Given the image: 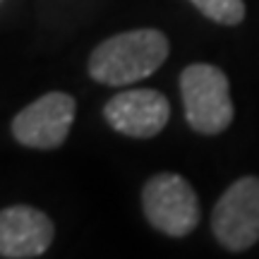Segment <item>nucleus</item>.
<instances>
[{
	"label": "nucleus",
	"instance_id": "1",
	"mask_svg": "<svg viewBox=\"0 0 259 259\" xmlns=\"http://www.w3.org/2000/svg\"><path fill=\"white\" fill-rule=\"evenodd\" d=\"M170 44L158 29H132L108 36L92 51L89 74L106 87L142 82L166 63Z\"/></svg>",
	"mask_w": 259,
	"mask_h": 259
},
{
	"label": "nucleus",
	"instance_id": "2",
	"mask_svg": "<svg viewBox=\"0 0 259 259\" xmlns=\"http://www.w3.org/2000/svg\"><path fill=\"white\" fill-rule=\"evenodd\" d=\"M180 96L187 125L199 135H221L231 127L235 108L231 84L221 67L192 63L180 72Z\"/></svg>",
	"mask_w": 259,
	"mask_h": 259
},
{
	"label": "nucleus",
	"instance_id": "3",
	"mask_svg": "<svg viewBox=\"0 0 259 259\" xmlns=\"http://www.w3.org/2000/svg\"><path fill=\"white\" fill-rule=\"evenodd\" d=\"M142 209L151 228L168 238H185L197 228L202 209L194 187L178 173H156L142 187Z\"/></svg>",
	"mask_w": 259,
	"mask_h": 259
},
{
	"label": "nucleus",
	"instance_id": "4",
	"mask_svg": "<svg viewBox=\"0 0 259 259\" xmlns=\"http://www.w3.org/2000/svg\"><path fill=\"white\" fill-rule=\"evenodd\" d=\"M211 231L221 247L245 252L259 242V178L245 176L235 180L211 213Z\"/></svg>",
	"mask_w": 259,
	"mask_h": 259
},
{
	"label": "nucleus",
	"instance_id": "5",
	"mask_svg": "<svg viewBox=\"0 0 259 259\" xmlns=\"http://www.w3.org/2000/svg\"><path fill=\"white\" fill-rule=\"evenodd\" d=\"M77 115V103L70 94L48 92L24 106L12 120V137L29 149H58L65 144Z\"/></svg>",
	"mask_w": 259,
	"mask_h": 259
},
{
	"label": "nucleus",
	"instance_id": "6",
	"mask_svg": "<svg viewBox=\"0 0 259 259\" xmlns=\"http://www.w3.org/2000/svg\"><path fill=\"white\" fill-rule=\"evenodd\" d=\"M103 118L125 137L149 139L168 125L170 103L156 89H127L108 99L103 106Z\"/></svg>",
	"mask_w": 259,
	"mask_h": 259
},
{
	"label": "nucleus",
	"instance_id": "7",
	"mask_svg": "<svg viewBox=\"0 0 259 259\" xmlns=\"http://www.w3.org/2000/svg\"><path fill=\"white\" fill-rule=\"evenodd\" d=\"M56 238V226L41 209L15 204L0 209V257H41Z\"/></svg>",
	"mask_w": 259,
	"mask_h": 259
},
{
	"label": "nucleus",
	"instance_id": "8",
	"mask_svg": "<svg viewBox=\"0 0 259 259\" xmlns=\"http://www.w3.org/2000/svg\"><path fill=\"white\" fill-rule=\"evenodd\" d=\"M206 19L223 27H235L245 19V3L242 0H190Z\"/></svg>",
	"mask_w": 259,
	"mask_h": 259
}]
</instances>
